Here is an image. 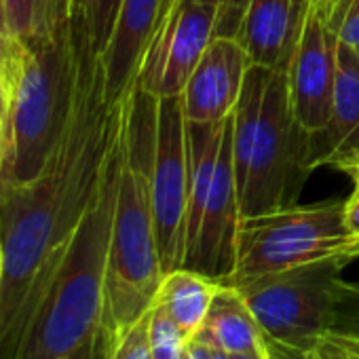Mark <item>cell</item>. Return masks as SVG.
<instances>
[{
  "mask_svg": "<svg viewBox=\"0 0 359 359\" xmlns=\"http://www.w3.org/2000/svg\"><path fill=\"white\" fill-rule=\"evenodd\" d=\"M195 3H203V5L218 7L220 15H218V32L216 34H229V36H233L235 20H237V13H239V7H241L243 0H195Z\"/></svg>",
  "mask_w": 359,
  "mask_h": 359,
  "instance_id": "obj_24",
  "label": "cell"
},
{
  "mask_svg": "<svg viewBox=\"0 0 359 359\" xmlns=\"http://www.w3.org/2000/svg\"><path fill=\"white\" fill-rule=\"evenodd\" d=\"M121 3L123 0H74V11L97 55H104L112 39Z\"/></svg>",
  "mask_w": 359,
  "mask_h": 359,
  "instance_id": "obj_18",
  "label": "cell"
},
{
  "mask_svg": "<svg viewBox=\"0 0 359 359\" xmlns=\"http://www.w3.org/2000/svg\"><path fill=\"white\" fill-rule=\"evenodd\" d=\"M332 7L340 43L359 49V0H332Z\"/></svg>",
  "mask_w": 359,
  "mask_h": 359,
  "instance_id": "obj_23",
  "label": "cell"
},
{
  "mask_svg": "<svg viewBox=\"0 0 359 359\" xmlns=\"http://www.w3.org/2000/svg\"><path fill=\"white\" fill-rule=\"evenodd\" d=\"M150 193L161 264L167 275L184 266L191 199V140L180 95L158 97Z\"/></svg>",
  "mask_w": 359,
  "mask_h": 359,
  "instance_id": "obj_8",
  "label": "cell"
},
{
  "mask_svg": "<svg viewBox=\"0 0 359 359\" xmlns=\"http://www.w3.org/2000/svg\"><path fill=\"white\" fill-rule=\"evenodd\" d=\"M309 144L292 108L285 68L250 66L231 129L241 218L296 205L311 173Z\"/></svg>",
  "mask_w": 359,
  "mask_h": 359,
  "instance_id": "obj_5",
  "label": "cell"
},
{
  "mask_svg": "<svg viewBox=\"0 0 359 359\" xmlns=\"http://www.w3.org/2000/svg\"><path fill=\"white\" fill-rule=\"evenodd\" d=\"M245 49L235 36L216 34L193 70L182 106L189 123H220L235 112L250 70Z\"/></svg>",
  "mask_w": 359,
  "mask_h": 359,
  "instance_id": "obj_11",
  "label": "cell"
},
{
  "mask_svg": "<svg viewBox=\"0 0 359 359\" xmlns=\"http://www.w3.org/2000/svg\"><path fill=\"white\" fill-rule=\"evenodd\" d=\"M218 285V281L182 266L163 277L154 304L191 340L201 327Z\"/></svg>",
  "mask_w": 359,
  "mask_h": 359,
  "instance_id": "obj_16",
  "label": "cell"
},
{
  "mask_svg": "<svg viewBox=\"0 0 359 359\" xmlns=\"http://www.w3.org/2000/svg\"><path fill=\"white\" fill-rule=\"evenodd\" d=\"M229 359H269L266 355V348H256V351H250V353H239V355H229Z\"/></svg>",
  "mask_w": 359,
  "mask_h": 359,
  "instance_id": "obj_32",
  "label": "cell"
},
{
  "mask_svg": "<svg viewBox=\"0 0 359 359\" xmlns=\"http://www.w3.org/2000/svg\"><path fill=\"white\" fill-rule=\"evenodd\" d=\"M11 36L24 47L74 9V0H3Z\"/></svg>",
  "mask_w": 359,
  "mask_h": 359,
  "instance_id": "obj_17",
  "label": "cell"
},
{
  "mask_svg": "<svg viewBox=\"0 0 359 359\" xmlns=\"http://www.w3.org/2000/svg\"><path fill=\"white\" fill-rule=\"evenodd\" d=\"M355 51H357V55H359V49H355Z\"/></svg>",
  "mask_w": 359,
  "mask_h": 359,
  "instance_id": "obj_36",
  "label": "cell"
},
{
  "mask_svg": "<svg viewBox=\"0 0 359 359\" xmlns=\"http://www.w3.org/2000/svg\"><path fill=\"white\" fill-rule=\"evenodd\" d=\"M338 49L340 39L332 0H302L285 74L296 121L309 135L319 133L327 125Z\"/></svg>",
  "mask_w": 359,
  "mask_h": 359,
  "instance_id": "obj_9",
  "label": "cell"
},
{
  "mask_svg": "<svg viewBox=\"0 0 359 359\" xmlns=\"http://www.w3.org/2000/svg\"><path fill=\"white\" fill-rule=\"evenodd\" d=\"M218 7L165 0L154 36L133 85L154 97L182 95L193 70L218 32Z\"/></svg>",
  "mask_w": 359,
  "mask_h": 359,
  "instance_id": "obj_10",
  "label": "cell"
},
{
  "mask_svg": "<svg viewBox=\"0 0 359 359\" xmlns=\"http://www.w3.org/2000/svg\"><path fill=\"white\" fill-rule=\"evenodd\" d=\"M189 348L195 355V359H229L226 353L210 348V346H203V344H197V342H191V340H189Z\"/></svg>",
  "mask_w": 359,
  "mask_h": 359,
  "instance_id": "obj_28",
  "label": "cell"
},
{
  "mask_svg": "<svg viewBox=\"0 0 359 359\" xmlns=\"http://www.w3.org/2000/svg\"><path fill=\"white\" fill-rule=\"evenodd\" d=\"M342 258H344L346 262L359 258V235L348 237V241H346V245H344V252H342Z\"/></svg>",
  "mask_w": 359,
  "mask_h": 359,
  "instance_id": "obj_30",
  "label": "cell"
},
{
  "mask_svg": "<svg viewBox=\"0 0 359 359\" xmlns=\"http://www.w3.org/2000/svg\"><path fill=\"white\" fill-rule=\"evenodd\" d=\"M108 348H110V342H108L104 330H100L93 338L83 342L79 348H74L64 359H108Z\"/></svg>",
  "mask_w": 359,
  "mask_h": 359,
  "instance_id": "obj_25",
  "label": "cell"
},
{
  "mask_svg": "<svg viewBox=\"0 0 359 359\" xmlns=\"http://www.w3.org/2000/svg\"><path fill=\"white\" fill-rule=\"evenodd\" d=\"M0 106H7L5 104V97H3V91H0Z\"/></svg>",
  "mask_w": 359,
  "mask_h": 359,
  "instance_id": "obj_35",
  "label": "cell"
},
{
  "mask_svg": "<svg viewBox=\"0 0 359 359\" xmlns=\"http://www.w3.org/2000/svg\"><path fill=\"white\" fill-rule=\"evenodd\" d=\"M264 348H266L269 359H315L313 348L311 351L309 348H298V346L273 340L269 336H264Z\"/></svg>",
  "mask_w": 359,
  "mask_h": 359,
  "instance_id": "obj_26",
  "label": "cell"
},
{
  "mask_svg": "<svg viewBox=\"0 0 359 359\" xmlns=\"http://www.w3.org/2000/svg\"><path fill=\"white\" fill-rule=\"evenodd\" d=\"M348 161H359V152H353V154H348V156H344V158H340L334 167H338V165H342V163H348Z\"/></svg>",
  "mask_w": 359,
  "mask_h": 359,
  "instance_id": "obj_33",
  "label": "cell"
},
{
  "mask_svg": "<svg viewBox=\"0 0 359 359\" xmlns=\"http://www.w3.org/2000/svg\"><path fill=\"white\" fill-rule=\"evenodd\" d=\"M5 144H7V106H0V161L5 154Z\"/></svg>",
  "mask_w": 359,
  "mask_h": 359,
  "instance_id": "obj_31",
  "label": "cell"
},
{
  "mask_svg": "<svg viewBox=\"0 0 359 359\" xmlns=\"http://www.w3.org/2000/svg\"><path fill=\"white\" fill-rule=\"evenodd\" d=\"M182 359H195V355L191 353V348H189V344H187V348H184V353H182Z\"/></svg>",
  "mask_w": 359,
  "mask_h": 359,
  "instance_id": "obj_34",
  "label": "cell"
},
{
  "mask_svg": "<svg viewBox=\"0 0 359 359\" xmlns=\"http://www.w3.org/2000/svg\"><path fill=\"white\" fill-rule=\"evenodd\" d=\"M302 0H243L233 36L252 66L285 68L296 36Z\"/></svg>",
  "mask_w": 359,
  "mask_h": 359,
  "instance_id": "obj_13",
  "label": "cell"
},
{
  "mask_svg": "<svg viewBox=\"0 0 359 359\" xmlns=\"http://www.w3.org/2000/svg\"><path fill=\"white\" fill-rule=\"evenodd\" d=\"M118 169L121 135L95 201L13 332L0 342V359H64L102 330Z\"/></svg>",
  "mask_w": 359,
  "mask_h": 359,
  "instance_id": "obj_2",
  "label": "cell"
},
{
  "mask_svg": "<svg viewBox=\"0 0 359 359\" xmlns=\"http://www.w3.org/2000/svg\"><path fill=\"white\" fill-rule=\"evenodd\" d=\"M158 97L133 85L125 97L121 169L108 245L102 330L108 340L142 319L165 277L150 193Z\"/></svg>",
  "mask_w": 359,
  "mask_h": 359,
  "instance_id": "obj_3",
  "label": "cell"
},
{
  "mask_svg": "<svg viewBox=\"0 0 359 359\" xmlns=\"http://www.w3.org/2000/svg\"><path fill=\"white\" fill-rule=\"evenodd\" d=\"M344 224L351 237L359 235V199H346L344 201Z\"/></svg>",
  "mask_w": 359,
  "mask_h": 359,
  "instance_id": "obj_27",
  "label": "cell"
},
{
  "mask_svg": "<svg viewBox=\"0 0 359 359\" xmlns=\"http://www.w3.org/2000/svg\"><path fill=\"white\" fill-rule=\"evenodd\" d=\"M344 264L342 258L317 260L237 287L264 336L311 351L323 336L338 330L340 306L353 292V285L340 277Z\"/></svg>",
  "mask_w": 359,
  "mask_h": 359,
  "instance_id": "obj_6",
  "label": "cell"
},
{
  "mask_svg": "<svg viewBox=\"0 0 359 359\" xmlns=\"http://www.w3.org/2000/svg\"><path fill=\"white\" fill-rule=\"evenodd\" d=\"M359 152V55L340 43L338 70L327 125L311 135L309 167L336 165L340 158Z\"/></svg>",
  "mask_w": 359,
  "mask_h": 359,
  "instance_id": "obj_14",
  "label": "cell"
},
{
  "mask_svg": "<svg viewBox=\"0 0 359 359\" xmlns=\"http://www.w3.org/2000/svg\"><path fill=\"white\" fill-rule=\"evenodd\" d=\"M125 102L110 104L102 55L89 45L64 135L26 184H0V342L60 262L95 201L123 127Z\"/></svg>",
  "mask_w": 359,
  "mask_h": 359,
  "instance_id": "obj_1",
  "label": "cell"
},
{
  "mask_svg": "<svg viewBox=\"0 0 359 359\" xmlns=\"http://www.w3.org/2000/svg\"><path fill=\"white\" fill-rule=\"evenodd\" d=\"M313 353L315 359H359V336L334 330L315 344Z\"/></svg>",
  "mask_w": 359,
  "mask_h": 359,
  "instance_id": "obj_22",
  "label": "cell"
},
{
  "mask_svg": "<svg viewBox=\"0 0 359 359\" xmlns=\"http://www.w3.org/2000/svg\"><path fill=\"white\" fill-rule=\"evenodd\" d=\"M22 55H24V47L11 36L7 13H5V3L0 0V91H3L5 104L20 74Z\"/></svg>",
  "mask_w": 359,
  "mask_h": 359,
  "instance_id": "obj_21",
  "label": "cell"
},
{
  "mask_svg": "<svg viewBox=\"0 0 359 359\" xmlns=\"http://www.w3.org/2000/svg\"><path fill=\"white\" fill-rule=\"evenodd\" d=\"M189 340L156 304L150 309V351L152 359H182Z\"/></svg>",
  "mask_w": 359,
  "mask_h": 359,
  "instance_id": "obj_19",
  "label": "cell"
},
{
  "mask_svg": "<svg viewBox=\"0 0 359 359\" xmlns=\"http://www.w3.org/2000/svg\"><path fill=\"white\" fill-rule=\"evenodd\" d=\"M165 0H123L112 39L102 55L106 97L121 104L133 89L146 49L154 36Z\"/></svg>",
  "mask_w": 359,
  "mask_h": 359,
  "instance_id": "obj_12",
  "label": "cell"
},
{
  "mask_svg": "<svg viewBox=\"0 0 359 359\" xmlns=\"http://www.w3.org/2000/svg\"><path fill=\"white\" fill-rule=\"evenodd\" d=\"M108 342V359H152L150 311Z\"/></svg>",
  "mask_w": 359,
  "mask_h": 359,
  "instance_id": "obj_20",
  "label": "cell"
},
{
  "mask_svg": "<svg viewBox=\"0 0 359 359\" xmlns=\"http://www.w3.org/2000/svg\"><path fill=\"white\" fill-rule=\"evenodd\" d=\"M191 342L226 355H239L262 348L264 334L241 290L231 283H220L210 311Z\"/></svg>",
  "mask_w": 359,
  "mask_h": 359,
  "instance_id": "obj_15",
  "label": "cell"
},
{
  "mask_svg": "<svg viewBox=\"0 0 359 359\" xmlns=\"http://www.w3.org/2000/svg\"><path fill=\"white\" fill-rule=\"evenodd\" d=\"M89 45L74 9L24 45L20 74L7 100L0 184L30 182L57 148L74 108Z\"/></svg>",
  "mask_w": 359,
  "mask_h": 359,
  "instance_id": "obj_4",
  "label": "cell"
},
{
  "mask_svg": "<svg viewBox=\"0 0 359 359\" xmlns=\"http://www.w3.org/2000/svg\"><path fill=\"white\" fill-rule=\"evenodd\" d=\"M340 171H344L351 182H353V193H351V199H359V161H348V163H342L338 165Z\"/></svg>",
  "mask_w": 359,
  "mask_h": 359,
  "instance_id": "obj_29",
  "label": "cell"
},
{
  "mask_svg": "<svg viewBox=\"0 0 359 359\" xmlns=\"http://www.w3.org/2000/svg\"><path fill=\"white\" fill-rule=\"evenodd\" d=\"M348 237L344 201L309 208L290 205L271 214L243 218L235 271L226 283L239 285L317 260L342 258Z\"/></svg>",
  "mask_w": 359,
  "mask_h": 359,
  "instance_id": "obj_7",
  "label": "cell"
}]
</instances>
